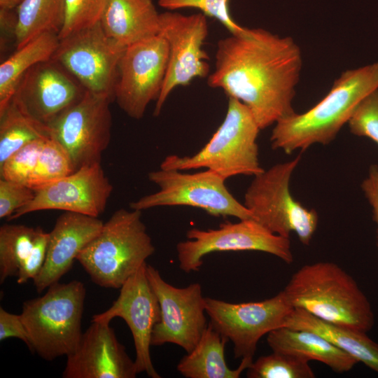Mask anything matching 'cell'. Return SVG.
Returning a JSON list of instances; mask_svg holds the SVG:
<instances>
[{
  "label": "cell",
  "mask_w": 378,
  "mask_h": 378,
  "mask_svg": "<svg viewBox=\"0 0 378 378\" xmlns=\"http://www.w3.org/2000/svg\"><path fill=\"white\" fill-rule=\"evenodd\" d=\"M215 58L209 86L245 104L260 130L295 113L293 100L302 58L291 37L247 28L220 40Z\"/></svg>",
  "instance_id": "cell-1"
},
{
  "label": "cell",
  "mask_w": 378,
  "mask_h": 378,
  "mask_svg": "<svg viewBox=\"0 0 378 378\" xmlns=\"http://www.w3.org/2000/svg\"><path fill=\"white\" fill-rule=\"evenodd\" d=\"M377 89L378 62L343 71L315 106L274 124L270 136L272 148L290 154L314 144H330L348 124L360 102Z\"/></svg>",
  "instance_id": "cell-2"
},
{
  "label": "cell",
  "mask_w": 378,
  "mask_h": 378,
  "mask_svg": "<svg viewBox=\"0 0 378 378\" xmlns=\"http://www.w3.org/2000/svg\"><path fill=\"white\" fill-rule=\"evenodd\" d=\"M283 291L293 308L326 322L365 332L374 324L368 298L354 279L336 263L323 261L301 267Z\"/></svg>",
  "instance_id": "cell-3"
},
{
  "label": "cell",
  "mask_w": 378,
  "mask_h": 378,
  "mask_svg": "<svg viewBox=\"0 0 378 378\" xmlns=\"http://www.w3.org/2000/svg\"><path fill=\"white\" fill-rule=\"evenodd\" d=\"M140 210L120 209L76 260L95 284L120 288L155 252Z\"/></svg>",
  "instance_id": "cell-4"
},
{
  "label": "cell",
  "mask_w": 378,
  "mask_h": 378,
  "mask_svg": "<svg viewBox=\"0 0 378 378\" xmlns=\"http://www.w3.org/2000/svg\"><path fill=\"white\" fill-rule=\"evenodd\" d=\"M260 130L248 107L228 97L225 118L205 146L190 156H167L160 169L183 171L204 167L225 180L237 175L255 176L265 170L258 159Z\"/></svg>",
  "instance_id": "cell-5"
},
{
  "label": "cell",
  "mask_w": 378,
  "mask_h": 378,
  "mask_svg": "<svg viewBox=\"0 0 378 378\" xmlns=\"http://www.w3.org/2000/svg\"><path fill=\"white\" fill-rule=\"evenodd\" d=\"M86 290L78 280L55 283L41 297L23 303L20 314L29 350L46 360L68 356L78 346L83 332Z\"/></svg>",
  "instance_id": "cell-6"
},
{
  "label": "cell",
  "mask_w": 378,
  "mask_h": 378,
  "mask_svg": "<svg viewBox=\"0 0 378 378\" xmlns=\"http://www.w3.org/2000/svg\"><path fill=\"white\" fill-rule=\"evenodd\" d=\"M301 156L278 163L253 176L244 195V206L252 218L271 232L290 238L295 232L308 246L317 228L316 210L304 207L290 191L291 176Z\"/></svg>",
  "instance_id": "cell-7"
},
{
  "label": "cell",
  "mask_w": 378,
  "mask_h": 378,
  "mask_svg": "<svg viewBox=\"0 0 378 378\" xmlns=\"http://www.w3.org/2000/svg\"><path fill=\"white\" fill-rule=\"evenodd\" d=\"M148 179L160 190L130 203L143 211L164 206H188L203 209L215 217L253 219L251 212L230 193L225 179L211 170L185 173L176 169L150 172Z\"/></svg>",
  "instance_id": "cell-8"
},
{
  "label": "cell",
  "mask_w": 378,
  "mask_h": 378,
  "mask_svg": "<svg viewBox=\"0 0 378 378\" xmlns=\"http://www.w3.org/2000/svg\"><path fill=\"white\" fill-rule=\"evenodd\" d=\"M188 240L176 245L179 267L186 273L197 271L202 258L211 253L257 251L270 253L287 264L293 261L290 238L274 234L253 219L227 221L217 229L192 228Z\"/></svg>",
  "instance_id": "cell-9"
},
{
  "label": "cell",
  "mask_w": 378,
  "mask_h": 378,
  "mask_svg": "<svg viewBox=\"0 0 378 378\" xmlns=\"http://www.w3.org/2000/svg\"><path fill=\"white\" fill-rule=\"evenodd\" d=\"M125 48L106 34L99 22L59 39L51 59L87 91L114 99L118 64Z\"/></svg>",
  "instance_id": "cell-10"
},
{
  "label": "cell",
  "mask_w": 378,
  "mask_h": 378,
  "mask_svg": "<svg viewBox=\"0 0 378 378\" xmlns=\"http://www.w3.org/2000/svg\"><path fill=\"white\" fill-rule=\"evenodd\" d=\"M112 100L86 90L80 100L48 125L50 137L66 150L75 171L101 162L111 137Z\"/></svg>",
  "instance_id": "cell-11"
},
{
  "label": "cell",
  "mask_w": 378,
  "mask_h": 378,
  "mask_svg": "<svg viewBox=\"0 0 378 378\" xmlns=\"http://www.w3.org/2000/svg\"><path fill=\"white\" fill-rule=\"evenodd\" d=\"M210 323L233 344L235 358L252 359L260 339L284 326L293 309L284 292L259 302L232 303L205 298Z\"/></svg>",
  "instance_id": "cell-12"
},
{
  "label": "cell",
  "mask_w": 378,
  "mask_h": 378,
  "mask_svg": "<svg viewBox=\"0 0 378 378\" xmlns=\"http://www.w3.org/2000/svg\"><path fill=\"white\" fill-rule=\"evenodd\" d=\"M169 46L160 34L126 47L120 59L113 98L130 118L141 119L157 100L164 80Z\"/></svg>",
  "instance_id": "cell-13"
},
{
  "label": "cell",
  "mask_w": 378,
  "mask_h": 378,
  "mask_svg": "<svg viewBox=\"0 0 378 378\" xmlns=\"http://www.w3.org/2000/svg\"><path fill=\"white\" fill-rule=\"evenodd\" d=\"M169 46L167 72L153 115H159L170 93L186 86L196 78L209 73L207 53L202 46L208 36L206 16L202 13L189 15L167 10L160 13V32Z\"/></svg>",
  "instance_id": "cell-14"
},
{
  "label": "cell",
  "mask_w": 378,
  "mask_h": 378,
  "mask_svg": "<svg viewBox=\"0 0 378 378\" xmlns=\"http://www.w3.org/2000/svg\"><path fill=\"white\" fill-rule=\"evenodd\" d=\"M146 270L160 307V319L153 328L151 346L172 343L190 353L207 326L201 285L194 283L176 288L166 282L153 266L147 264Z\"/></svg>",
  "instance_id": "cell-15"
},
{
  "label": "cell",
  "mask_w": 378,
  "mask_h": 378,
  "mask_svg": "<svg viewBox=\"0 0 378 378\" xmlns=\"http://www.w3.org/2000/svg\"><path fill=\"white\" fill-rule=\"evenodd\" d=\"M146 265L122 284L112 305L105 312L94 315L92 321L110 323L115 317L122 318L133 337L138 373L144 372L151 378H160L153 365L150 346L153 328L160 319V307L146 275Z\"/></svg>",
  "instance_id": "cell-16"
},
{
  "label": "cell",
  "mask_w": 378,
  "mask_h": 378,
  "mask_svg": "<svg viewBox=\"0 0 378 378\" xmlns=\"http://www.w3.org/2000/svg\"><path fill=\"white\" fill-rule=\"evenodd\" d=\"M113 186L101 162L84 166L36 191L34 198L8 220L44 210H62L99 217L104 212Z\"/></svg>",
  "instance_id": "cell-17"
},
{
  "label": "cell",
  "mask_w": 378,
  "mask_h": 378,
  "mask_svg": "<svg viewBox=\"0 0 378 378\" xmlns=\"http://www.w3.org/2000/svg\"><path fill=\"white\" fill-rule=\"evenodd\" d=\"M85 92L65 69L50 59L36 64L24 75L12 99L29 115L48 125Z\"/></svg>",
  "instance_id": "cell-18"
},
{
  "label": "cell",
  "mask_w": 378,
  "mask_h": 378,
  "mask_svg": "<svg viewBox=\"0 0 378 378\" xmlns=\"http://www.w3.org/2000/svg\"><path fill=\"white\" fill-rule=\"evenodd\" d=\"M64 378H134V360L109 323L92 321L76 349L66 356Z\"/></svg>",
  "instance_id": "cell-19"
},
{
  "label": "cell",
  "mask_w": 378,
  "mask_h": 378,
  "mask_svg": "<svg viewBox=\"0 0 378 378\" xmlns=\"http://www.w3.org/2000/svg\"><path fill=\"white\" fill-rule=\"evenodd\" d=\"M104 223L98 218L64 211L49 232L43 266L34 279L40 293L57 283L71 268L83 249L100 232Z\"/></svg>",
  "instance_id": "cell-20"
},
{
  "label": "cell",
  "mask_w": 378,
  "mask_h": 378,
  "mask_svg": "<svg viewBox=\"0 0 378 378\" xmlns=\"http://www.w3.org/2000/svg\"><path fill=\"white\" fill-rule=\"evenodd\" d=\"M160 15L152 0H108L100 24L127 47L159 34Z\"/></svg>",
  "instance_id": "cell-21"
},
{
  "label": "cell",
  "mask_w": 378,
  "mask_h": 378,
  "mask_svg": "<svg viewBox=\"0 0 378 378\" xmlns=\"http://www.w3.org/2000/svg\"><path fill=\"white\" fill-rule=\"evenodd\" d=\"M267 342L272 351L319 361L338 373L351 370L358 363L320 335L309 330L282 326L267 334Z\"/></svg>",
  "instance_id": "cell-22"
},
{
  "label": "cell",
  "mask_w": 378,
  "mask_h": 378,
  "mask_svg": "<svg viewBox=\"0 0 378 378\" xmlns=\"http://www.w3.org/2000/svg\"><path fill=\"white\" fill-rule=\"evenodd\" d=\"M284 326L317 333L378 373V344L365 332L326 322L299 308H293Z\"/></svg>",
  "instance_id": "cell-23"
},
{
  "label": "cell",
  "mask_w": 378,
  "mask_h": 378,
  "mask_svg": "<svg viewBox=\"0 0 378 378\" xmlns=\"http://www.w3.org/2000/svg\"><path fill=\"white\" fill-rule=\"evenodd\" d=\"M227 341L208 324L195 347L181 359L177 370L186 378H239L253 360L242 358L237 368H229L225 359Z\"/></svg>",
  "instance_id": "cell-24"
},
{
  "label": "cell",
  "mask_w": 378,
  "mask_h": 378,
  "mask_svg": "<svg viewBox=\"0 0 378 378\" xmlns=\"http://www.w3.org/2000/svg\"><path fill=\"white\" fill-rule=\"evenodd\" d=\"M58 34L45 32L31 39L0 65V112L12 99L24 75L38 63L52 59L58 44Z\"/></svg>",
  "instance_id": "cell-25"
},
{
  "label": "cell",
  "mask_w": 378,
  "mask_h": 378,
  "mask_svg": "<svg viewBox=\"0 0 378 378\" xmlns=\"http://www.w3.org/2000/svg\"><path fill=\"white\" fill-rule=\"evenodd\" d=\"M16 49L45 32L59 34L65 18V0H22L16 8Z\"/></svg>",
  "instance_id": "cell-26"
},
{
  "label": "cell",
  "mask_w": 378,
  "mask_h": 378,
  "mask_svg": "<svg viewBox=\"0 0 378 378\" xmlns=\"http://www.w3.org/2000/svg\"><path fill=\"white\" fill-rule=\"evenodd\" d=\"M48 138V125L29 115L12 99L0 112V165L29 143Z\"/></svg>",
  "instance_id": "cell-27"
},
{
  "label": "cell",
  "mask_w": 378,
  "mask_h": 378,
  "mask_svg": "<svg viewBox=\"0 0 378 378\" xmlns=\"http://www.w3.org/2000/svg\"><path fill=\"white\" fill-rule=\"evenodd\" d=\"M37 234V227L21 224L0 227V283L17 276L20 265L29 255Z\"/></svg>",
  "instance_id": "cell-28"
},
{
  "label": "cell",
  "mask_w": 378,
  "mask_h": 378,
  "mask_svg": "<svg viewBox=\"0 0 378 378\" xmlns=\"http://www.w3.org/2000/svg\"><path fill=\"white\" fill-rule=\"evenodd\" d=\"M75 172L71 158L55 139L48 138L42 145L36 165L26 185L36 191Z\"/></svg>",
  "instance_id": "cell-29"
},
{
  "label": "cell",
  "mask_w": 378,
  "mask_h": 378,
  "mask_svg": "<svg viewBox=\"0 0 378 378\" xmlns=\"http://www.w3.org/2000/svg\"><path fill=\"white\" fill-rule=\"evenodd\" d=\"M307 360L296 355L272 351L259 357L247 368L248 378H314Z\"/></svg>",
  "instance_id": "cell-30"
},
{
  "label": "cell",
  "mask_w": 378,
  "mask_h": 378,
  "mask_svg": "<svg viewBox=\"0 0 378 378\" xmlns=\"http://www.w3.org/2000/svg\"><path fill=\"white\" fill-rule=\"evenodd\" d=\"M108 0H65V18L59 38L101 20Z\"/></svg>",
  "instance_id": "cell-31"
},
{
  "label": "cell",
  "mask_w": 378,
  "mask_h": 378,
  "mask_svg": "<svg viewBox=\"0 0 378 378\" xmlns=\"http://www.w3.org/2000/svg\"><path fill=\"white\" fill-rule=\"evenodd\" d=\"M230 0H158L160 6L167 10L181 8H195L205 16L219 21L230 33L239 35L247 28L237 24L232 18L229 9Z\"/></svg>",
  "instance_id": "cell-32"
},
{
  "label": "cell",
  "mask_w": 378,
  "mask_h": 378,
  "mask_svg": "<svg viewBox=\"0 0 378 378\" xmlns=\"http://www.w3.org/2000/svg\"><path fill=\"white\" fill-rule=\"evenodd\" d=\"M46 139L35 140L13 153L0 165V177L26 185L36 165Z\"/></svg>",
  "instance_id": "cell-33"
},
{
  "label": "cell",
  "mask_w": 378,
  "mask_h": 378,
  "mask_svg": "<svg viewBox=\"0 0 378 378\" xmlns=\"http://www.w3.org/2000/svg\"><path fill=\"white\" fill-rule=\"evenodd\" d=\"M348 125L351 133L368 137L378 145V89L360 102Z\"/></svg>",
  "instance_id": "cell-34"
},
{
  "label": "cell",
  "mask_w": 378,
  "mask_h": 378,
  "mask_svg": "<svg viewBox=\"0 0 378 378\" xmlns=\"http://www.w3.org/2000/svg\"><path fill=\"white\" fill-rule=\"evenodd\" d=\"M36 191L27 185L0 178V218L8 219L19 209L29 204Z\"/></svg>",
  "instance_id": "cell-35"
},
{
  "label": "cell",
  "mask_w": 378,
  "mask_h": 378,
  "mask_svg": "<svg viewBox=\"0 0 378 378\" xmlns=\"http://www.w3.org/2000/svg\"><path fill=\"white\" fill-rule=\"evenodd\" d=\"M49 232H46L41 227H37V234L29 255L22 263L17 275L19 284L27 283L34 279L41 272L46 260Z\"/></svg>",
  "instance_id": "cell-36"
},
{
  "label": "cell",
  "mask_w": 378,
  "mask_h": 378,
  "mask_svg": "<svg viewBox=\"0 0 378 378\" xmlns=\"http://www.w3.org/2000/svg\"><path fill=\"white\" fill-rule=\"evenodd\" d=\"M15 337L21 340L29 348L30 344L20 314H15L0 308V341Z\"/></svg>",
  "instance_id": "cell-37"
},
{
  "label": "cell",
  "mask_w": 378,
  "mask_h": 378,
  "mask_svg": "<svg viewBox=\"0 0 378 378\" xmlns=\"http://www.w3.org/2000/svg\"><path fill=\"white\" fill-rule=\"evenodd\" d=\"M361 188L372 207L373 218L377 225V239L378 247V166L371 165L367 177L361 183Z\"/></svg>",
  "instance_id": "cell-38"
},
{
  "label": "cell",
  "mask_w": 378,
  "mask_h": 378,
  "mask_svg": "<svg viewBox=\"0 0 378 378\" xmlns=\"http://www.w3.org/2000/svg\"><path fill=\"white\" fill-rule=\"evenodd\" d=\"M22 0H0V8L16 9Z\"/></svg>",
  "instance_id": "cell-39"
}]
</instances>
